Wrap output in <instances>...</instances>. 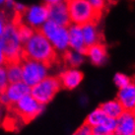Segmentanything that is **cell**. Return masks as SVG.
Returning a JSON list of instances; mask_svg holds the SVG:
<instances>
[{
	"instance_id": "cell-29",
	"label": "cell",
	"mask_w": 135,
	"mask_h": 135,
	"mask_svg": "<svg viewBox=\"0 0 135 135\" xmlns=\"http://www.w3.org/2000/svg\"><path fill=\"white\" fill-rule=\"evenodd\" d=\"M6 63H7V59H6L5 53H4L3 49H2V45L0 42V66H5Z\"/></svg>"
},
{
	"instance_id": "cell-6",
	"label": "cell",
	"mask_w": 135,
	"mask_h": 135,
	"mask_svg": "<svg viewBox=\"0 0 135 135\" xmlns=\"http://www.w3.org/2000/svg\"><path fill=\"white\" fill-rule=\"evenodd\" d=\"M61 88L59 79L57 77L47 76L41 81L31 87V95L41 105H46L53 100Z\"/></svg>"
},
{
	"instance_id": "cell-18",
	"label": "cell",
	"mask_w": 135,
	"mask_h": 135,
	"mask_svg": "<svg viewBox=\"0 0 135 135\" xmlns=\"http://www.w3.org/2000/svg\"><path fill=\"white\" fill-rule=\"evenodd\" d=\"M116 129V118L107 117L104 122L93 127L94 135H110L115 133Z\"/></svg>"
},
{
	"instance_id": "cell-4",
	"label": "cell",
	"mask_w": 135,
	"mask_h": 135,
	"mask_svg": "<svg viewBox=\"0 0 135 135\" xmlns=\"http://www.w3.org/2000/svg\"><path fill=\"white\" fill-rule=\"evenodd\" d=\"M45 38L52 45L56 52H65L69 49V34L68 27L60 26L47 20L40 29Z\"/></svg>"
},
{
	"instance_id": "cell-30",
	"label": "cell",
	"mask_w": 135,
	"mask_h": 135,
	"mask_svg": "<svg viewBox=\"0 0 135 135\" xmlns=\"http://www.w3.org/2000/svg\"><path fill=\"white\" fill-rule=\"evenodd\" d=\"M5 108H6V105H3V104L0 102V122L3 120L4 116H5Z\"/></svg>"
},
{
	"instance_id": "cell-34",
	"label": "cell",
	"mask_w": 135,
	"mask_h": 135,
	"mask_svg": "<svg viewBox=\"0 0 135 135\" xmlns=\"http://www.w3.org/2000/svg\"><path fill=\"white\" fill-rule=\"evenodd\" d=\"M6 2V0H0V5H4Z\"/></svg>"
},
{
	"instance_id": "cell-24",
	"label": "cell",
	"mask_w": 135,
	"mask_h": 135,
	"mask_svg": "<svg viewBox=\"0 0 135 135\" xmlns=\"http://www.w3.org/2000/svg\"><path fill=\"white\" fill-rule=\"evenodd\" d=\"M8 84H9V80H8L6 68L5 66H0V94L4 92Z\"/></svg>"
},
{
	"instance_id": "cell-1",
	"label": "cell",
	"mask_w": 135,
	"mask_h": 135,
	"mask_svg": "<svg viewBox=\"0 0 135 135\" xmlns=\"http://www.w3.org/2000/svg\"><path fill=\"white\" fill-rule=\"evenodd\" d=\"M23 56L50 64L56 58V50L40 30H36L23 45Z\"/></svg>"
},
{
	"instance_id": "cell-21",
	"label": "cell",
	"mask_w": 135,
	"mask_h": 135,
	"mask_svg": "<svg viewBox=\"0 0 135 135\" xmlns=\"http://www.w3.org/2000/svg\"><path fill=\"white\" fill-rule=\"evenodd\" d=\"M108 116L105 115V113L102 110L101 108L94 109L93 112H91L89 113V115L87 116L86 122L88 124H90L92 127H94L96 125H99L104 122V120L107 118Z\"/></svg>"
},
{
	"instance_id": "cell-28",
	"label": "cell",
	"mask_w": 135,
	"mask_h": 135,
	"mask_svg": "<svg viewBox=\"0 0 135 135\" xmlns=\"http://www.w3.org/2000/svg\"><path fill=\"white\" fill-rule=\"evenodd\" d=\"M7 17L4 14L3 12H0V36L2 35V33L5 30V27L7 25Z\"/></svg>"
},
{
	"instance_id": "cell-16",
	"label": "cell",
	"mask_w": 135,
	"mask_h": 135,
	"mask_svg": "<svg viewBox=\"0 0 135 135\" xmlns=\"http://www.w3.org/2000/svg\"><path fill=\"white\" fill-rule=\"evenodd\" d=\"M81 28H82L83 38H84L87 47L95 44H98V42H101V35L95 22L84 24L81 26Z\"/></svg>"
},
{
	"instance_id": "cell-8",
	"label": "cell",
	"mask_w": 135,
	"mask_h": 135,
	"mask_svg": "<svg viewBox=\"0 0 135 135\" xmlns=\"http://www.w3.org/2000/svg\"><path fill=\"white\" fill-rule=\"evenodd\" d=\"M20 22L25 23L34 30H40L41 27L49 20V5L35 4L27 7L22 15L17 17Z\"/></svg>"
},
{
	"instance_id": "cell-25",
	"label": "cell",
	"mask_w": 135,
	"mask_h": 135,
	"mask_svg": "<svg viewBox=\"0 0 135 135\" xmlns=\"http://www.w3.org/2000/svg\"><path fill=\"white\" fill-rule=\"evenodd\" d=\"M75 134L77 135H91L93 134V127L91 126L90 124H88L87 122L81 125L80 127L76 130Z\"/></svg>"
},
{
	"instance_id": "cell-17",
	"label": "cell",
	"mask_w": 135,
	"mask_h": 135,
	"mask_svg": "<svg viewBox=\"0 0 135 135\" xmlns=\"http://www.w3.org/2000/svg\"><path fill=\"white\" fill-rule=\"evenodd\" d=\"M100 108L105 113V115L109 117H113V118H117L124 112L123 107L118 100H112V101L105 102L104 104H102Z\"/></svg>"
},
{
	"instance_id": "cell-13",
	"label": "cell",
	"mask_w": 135,
	"mask_h": 135,
	"mask_svg": "<svg viewBox=\"0 0 135 135\" xmlns=\"http://www.w3.org/2000/svg\"><path fill=\"white\" fill-rule=\"evenodd\" d=\"M68 34H69V49L85 54L87 50V45L83 38L81 26L71 23L68 26Z\"/></svg>"
},
{
	"instance_id": "cell-7",
	"label": "cell",
	"mask_w": 135,
	"mask_h": 135,
	"mask_svg": "<svg viewBox=\"0 0 135 135\" xmlns=\"http://www.w3.org/2000/svg\"><path fill=\"white\" fill-rule=\"evenodd\" d=\"M15 113L22 118L25 122H29L40 115L44 109L45 105L38 103L32 95L28 94L21 98L19 101L12 105Z\"/></svg>"
},
{
	"instance_id": "cell-23",
	"label": "cell",
	"mask_w": 135,
	"mask_h": 135,
	"mask_svg": "<svg viewBox=\"0 0 135 135\" xmlns=\"http://www.w3.org/2000/svg\"><path fill=\"white\" fill-rule=\"evenodd\" d=\"M130 81H131V80L129 79V77L126 76L125 74H122V73H116L115 75H114V77H113L114 85H115L118 89H121V88L125 87Z\"/></svg>"
},
{
	"instance_id": "cell-11",
	"label": "cell",
	"mask_w": 135,
	"mask_h": 135,
	"mask_svg": "<svg viewBox=\"0 0 135 135\" xmlns=\"http://www.w3.org/2000/svg\"><path fill=\"white\" fill-rule=\"evenodd\" d=\"M114 134L135 135V112L124 110L116 118V129Z\"/></svg>"
},
{
	"instance_id": "cell-22",
	"label": "cell",
	"mask_w": 135,
	"mask_h": 135,
	"mask_svg": "<svg viewBox=\"0 0 135 135\" xmlns=\"http://www.w3.org/2000/svg\"><path fill=\"white\" fill-rule=\"evenodd\" d=\"M17 21V30H18V34L19 37L21 38V41H23V44L27 41L29 38L32 37V35L34 34V32L36 30H34L32 27H30L29 25H27L25 23L20 22L18 19H16Z\"/></svg>"
},
{
	"instance_id": "cell-14",
	"label": "cell",
	"mask_w": 135,
	"mask_h": 135,
	"mask_svg": "<svg viewBox=\"0 0 135 135\" xmlns=\"http://www.w3.org/2000/svg\"><path fill=\"white\" fill-rule=\"evenodd\" d=\"M117 100L122 105L124 110L135 112V82L130 81L125 87L119 89Z\"/></svg>"
},
{
	"instance_id": "cell-35",
	"label": "cell",
	"mask_w": 135,
	"mask_h": 135,
	"mask_svg": "<svg viewBox=\"0 0 135 135\" xmlns=\"http://www.w3.org/2000/svg\"><path fill=\"white\" fill-rule=\"evenodd\" d=\"M105 1H107V0H105Z\"/></svg>"
},
{
	"instance_id": "cell-27",
	"label": "cell",
	"mask_w": 135,
	"mask_h": 135,
	"mask_svg": "<svg viewBox=\"0 0 135 135\" xmlns=\"http://www.w3.org/2000/svg\"><path fill=\"white\" fill-rule=\"evenodd\" d=\"M26 8L27 7L23 3L16 2L15 1V4H14V6H13V9H12V10H14V12H15L16 14H17L18 16H20L24 13V11L26 10Z\"/></svg>"
},
{
	"instance_id": "cell-31",
	"label": "cell",
	"mask_w": 135,
	"mask_h": 135,
	"mask_svg": "<svg viewBox=\"0 0 135 135\" xmlns=\"http://www.w3.org/2000/svg\"><path fill=\"white\" fill-rule=\"evenodd\" d=\"M14 4H15V0H6V2H5L4 5H5L8 9H13Z\"/></svg>"
},
{
	"instance_id": "cell-10",
	"label": "cell",
	"mask_w": 135,
	"mask_h": 135,
	"mask_svg": "<svg viewBox=\"0 0 135 135\" xmlns=\"http://www.w3.org/2000/svg\"><path fill=\"white\" fill-rule=\"evenodd\" d=\"M49 20L60 26L68 27L71 24L66 0L49 5Z\"/></svg>"
},
{
	"instance_id": "cell-3",
	"label": "cell",
	"mask_w": 135,
	"mask_h": 135,
	"mask_svg": "<svg viewBox=\"0 0 135 135\" xmlns=\"http://www.w3.org/2000/svg\"><path fill=\"white\" fill-rule=\"evenodd\" d=\"M66 2L72 24L82 26L87 23L96 22L101 16L88 0H66Z\"/></svg>"
},
{
	"instance_id": "cell-15",
	"label": "cell",
	"mask_w": 135,
	"mask_h": 135,
	"mask_svg": "<svg viewBox=\"0 0 135 135\" xmlns=\"http://www.w3.org/2000/svg\"><path fill=\"white\" fill-rule=\"evenodd\" d=\"M91 62L96 66H102L108 61V51L105 46L101 42L95 44L87 47L86 53Z\"/></svg>"
},
{
	"instance_id": "cell-20",
	"label": "cell",
	"mask_w": 135,
	"mask_h": 135,
	"mask_svg": "<svg viewBox=\"0 0 135 135\" xmlns=\"http://www.w3.org/2000/svg\"><path fill=\"white\" fill-rule=\"evenodd\" d=\"M9 83L22 80V66L20 61H10L5 65Z\"/></svg>"
},
{
	"instance_id": "cell-19",
	"label": "cell",
	"mask_w": 135,
	"mask_h": 135,
	"mask_svg": "<svg viewBox=\"0 0 135 135\" xmlns=\"http://www.w3.org/2000/svg\"><path fill=\"white\" fill-rule=\"evenodd\" d=\"M84 55H85L84 53L73 50L71 49H68L65 52H63V58L65 63L67 64L68 66L74 68L79 67L84 62V60H85Z\"/></svg>"
},
{
	"instance_id": "cell-2",
	"label": "cell",
	"mask_w": 135,
	"mask_h": 135,
	"mask_svg": "<svg viewBox=\"0 0 135 135\" xmlns=\"http://www.w3.org/2000/svg\"><path fill=\"white\" fill-rule=\"evenodd\" d=\"M0 42L5 53L7 62L21 61L23 57V41L18 34L17 21L8 22L5 30L0 36Z\"/></svg>"
},
{
	"instance_id": "cell-33",
	"label": "cell",
	"mask_w": 135,
	"mask_h": 135,
	"mask_svg": "<svg viewBox=\"0 0 135 135\" xmlns=\"http://www.w3.org/2000/svg\"><path fill=\"white\" fill-rule=\"evenodd\" d=\"M81 100H82V105H84L85 104H87V99L86 98H81Z\"/></svg>"
},
{
	"instance_id": "cell-9",
	"label": "cell",
	"mask_w": 135,
	"mask_h": 135,
	"mask_svg": "<svg viewBox=\"0 0 135 135\" xmlns=\"http://www.w3.org/2000/svg\"><path fill=\"white\" fill-rule=\"evenodd\" d=\"M30 93L31 87L27 85L25 82H23L22 80L17 81V82H11L8 84L4 92L0 94V102L6 107L8 105L12 107L21 98Z\"/></svg>"
},
{
	"instance_id": "cell-32",
	"label": "cell",
	"mask_w": 135,
	"mask_h": 135,
	"mask_svg": "<svg viewBox=\"0 0 135 135\" xmlns=\"http://www.w3.org/2000/svg\"><path fill=\"white\" fill-rule=\"evenodd\" d=\"M61 1H64V0H44L46 5H51V4L57 3V2H61Z\"/></svg>"
},
{
	"instance_id": "cell-5",
	"label": "cell",
	"mask_w": 135,
	"mask_h": 135,
	"mask_svg": "<svg viewBox=\"0 0 135 135\" xmlns=\"http://www.w3.org/2000/svg\"><path fill=\"white\" fill-rule=\"evenodd\" d=\"M20 62L22 66V81L30 87L49 76V64L27 57H23Z\"/></svg>"
},
{
	"instance_id": "cell-26",
	"label": "cell",
	"mask_w": 135,
	"mask_h": 135,
	"mask_svg": "<svg viewBox=\"0 0 135 135\" xmlns=\"http://www.w3.org/2000/svg\"><path fill=\"white\" fill-rule=\"evenodd\" d=\"M95 10L101 14L105 7V0H88Z\"/></svg>"
},
{
	"instance_id": "cell-12",
	"label": "cell",
	"mask_w": 135,
	"mask_h": 135,
	"mask_svg": "<svg viewBox=\"0 0 135 135\" xmlns=\"http://www.w3.org/2000/svg\"><path fill=\"white\" fill-rule=\"evenodd\" d=\"M61 87L66 90H74L83 81V73L74 67L66 69L58 77Z\"/></svg>"
}]
</instances>
